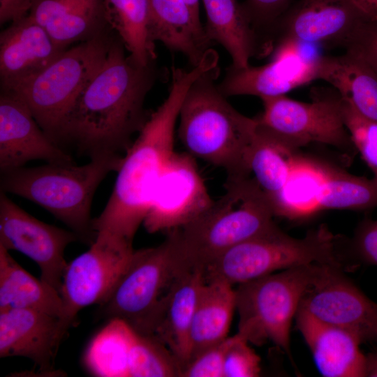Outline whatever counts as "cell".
Returning <instances> with one entry per match:
<instances>
[{"label":"cell","instance_id":"cell-10","mask_svg":"<svg viewBox=\"0 0 377 377\" xmlns=\"http://www.w3.org/2000/svg\"><path fill=\"white\" fill-rule=\"evenodd\" d=\"M258 126L296 150L311 143L355 149L345 126L338 94L316 95L302 102L285 95L265 97Z\"/></svg>","mask_w":377,"mask_h":377},{"label":"cell","instance_id":"cell-33","mask_svg":"<svg viewBox=\"0 0 377 377\" xmlns=\"http://www.w3.org/2000/svg\"><path fill=\"white\" fill-rule=\"evenodd\" d=\"M341 99L343 120L353 145L377 179V121L362 116Z\"/></svg>","mask_w":377,"mask_h":377},{"label":"cell","instance_id":"cell-27","mask_svg":"<svg viewBox=\"0 0 377 377\" xmlns=\"http://www.w3.org/2000/svg\"><path fill=\"white\" fill-rule=\"evenodd\" d=\"M33 309L60 318L63 301L59 292L24 269L0 246V311Z\"/></svg>","mask_w":377,"mask_h":377},{"label":"cell","instance_id":"cell-24","mask_svg":"<svg viewBox=\"0 0 377 377\" xmlns=\"http://www.w3.org/2000/svg\"><path fill=\"white\" fill-rule=\"evenodd\" d=\"M318 79L334 87L360 114L377 121V74L362 59L347 51L339 56H320Z\"/></svg>","mask_w":377,"mask_h":377},{"label":"cell","instance_id":"cell-31","mask_svg":"<svg viewBox=\"0 0 377 377\" xmlns=\"http://www.w3.org/2000/svg\"><path fill=\"white\" fill-rule=\"evenodd\" d=\"M135 333L124 320H109L86 350L84 362L87 371L96 376H128L131 348Z\"/></svg>","mask_w":377,"mask_h":377},{"label":"cell","instance_id":"cell-11","mask_svg":"<svg viewBox=\"0 0 377 377\" xmlns=\"http://www.w3.org/2000/svg\"><path fill=\"white\" fill-rule=\"evenodd\" d=\"M133 251L131 242L98 232L90 248L68 264L60 289L63 312L59 323L64 336L81 309L105 300Z\"/></svg>","mask_w":377,"mask_h":377},{"label":"cell","instance_id":"cell-23","mask_svg":"<svg viewBox=\"0 0 377 377\" xmlns=\"http://www.w3.org/2000/svg\"><path fill=\"white\" fill-rule=\"evenodd\" d=\"M29 15L63 49L105 21L103 0H34Z\"/></svg>","mask_w":377,"mask_h":377},{"label":"cell","instance_id":"cell-35","mask_svg":"<svg viewBox=\"0 0 377 377\" xmlns=\"http://www.w3.org/2000/svg\"><path fill=\"white\" fill-rule=\"evenodd\" d=\"M234 335L228 337L192 357L182 369V377H223V364L226 352Z\"/></svg>","mask_w":377,"mask_h":377},{"label":"cell","instance_id":"cell-17","mask_svg":"<svg viewBox=\"0 0 377 377\" xmlns=\"http://www.w3.org/2000/svg\"><path fill=\"white\" fill-rule=\"evenodd\" d=\"M367 21L350 0H301L284 18L280 41L346 46Z\"/></svg>","mask_w":377,"mask_h":377},{"label":"cell","instance_id":"cell-39","mask_svg":"<svg viewBox=\"0 0 377 377\" xmlns=\"http://www.w3.org/2000/svg\"><path fill=\"white\" fill-rule=\"evenodd\" d=\"M34 0H0V22H15L27 16Z\"/></svg>","mask_w":377,"mask_h":377},{"label":"cell","instance_id":"cell-38","mask_svg":"<svg viewBox=\"0 0 377 377\" xmlns=\"http://www.w3.org/2000/svg\"><path fill=\"white\" fill-rule=\"evenodd\" d=\"M290 0H246L244 9L252 25H267L274 21Z\"/></svg>","mask_w":377,"mask_h":377},{"label":"cell","instance_id":"cell-42","mask_svg":"<svg viewBox=\"0 0 377 377\" xmlns=\"http://www.w3.org/2000/svg\"><path fill=\"white\" fill-rule=\"evenodd\" d=\"M190 8L195 20L201 23L200 17L199 0H184Z\"/></svg>","mask_w":377,"mask_h":377},{"label":"cell","instance_id":"cell-1","mask_svg":"<svg viewBox=\"0 0 377 377\" xmlns=\"http://www.w3.org/2000/svg\"><path fill=\"white\" fill-rule=\"evenodd\" d=\"M124 48L121 42L110 43L103 65L62 124L58 138L61 147L68 144L89 158L123 155L145 125L149 114L144 102L156 74L152 64H139Z\"/></svg>","mask_w":377,"mask_h":377},{"label":"cell","instance_id":"cell-32","mask_svg":"<svg viewBox=\"0 0 377 377\" xmlns=\"http://www.w3.org/2000/svg\"><path fill=\"white\" fill-rule=\"evenodd\" d=\"M181 367L170 350L156 337L136 331L129 357L128 376H180Z\"/></svg>","mask_w":377,"mask_h":377},{"label":"cell","instance_id":"cell-13","mask_svg":"<svg viewBox=\"0 0 377 377\" xmlns=\"http://www.w3.org/2000/svg\"><path fill=\"white\" fill-rule=\"evenodd\" d=\"M299 309L350 332L362 343H377V304L344 276L341 267L323 265Z\"/></svg>","mask_w":377,"mask_h":377},{"label":"cell","instance_id":"cell-16","mask_svg":"<svg viewBox=\"0 0 377 377\" xmlns=\"http://www.w3.org/2000/svg\"><path fill=\"white\" fill-rule=\"evenodd\" d=\"M34 160L74 163L71 155L41 128L27 104L13 92L0 97L1 172Z\"/></svg>","mask_w":377,"mask_h":377},{"label":"cell","instance_id":"cell-25","mask_svg":"<svg viewBox=\"0 0 377 377\" xmlns=\"http://www.w3.org/2000/svg\"><path fill=\"white\" fill-rule=\"evenodd\" d=\"M207 22L204 27L207 41L222 45L232 59L230 67L244 68L256 52L253 26L237 0H202Z\"/></svg>","mask_w":377,"mask_h":377},{"label":"cell","instance_id":"cell-40","mask_svg":"<svg viewBox=\"0 0 377 377\" xmlns=\"http://www.w3.org/2000/svg\"><path fill=\"white\" fill-rule=\"evenodd\" d=\"M350 1L367 20H377V0H350Z\"/></svg>","mask_w":377,"mask_h":377},{"label":"cell","instance_id":"cell-2","mask_svg":"<svg viewBox=\"0 0 377 377\" xmlns=\"http://www.w3.org/2000/svg\"><path fill=\"white\" fill-rule=\"evenodd\" d=\"M210 69L206 60L191 70L172 67L168 96L149 114L124 154L111 195L101 214L93 219L96 232H108L133 243L157 182L175 151V127L185 96L193 83Z\"/></svg>","mask_w":377,"mask_h":377},{"label":"cell","instance_id":"cell-14","mask_svg":"<svg viewBox=\"0 0 377 377\" xmlns=\"http://www.w3.org/2000/svg\"><path fill=\"white\" fill-rule=\"evenodd\" d=\"M214 202L195 158L175 151L157 182L143 225L149 233L170 231L198 218Z\"/></svg>","mask_w":377,"mask_h":377},{"label":"cell","instance_id":"cell-28","mask_svg":"<svg viewBox=\"0 0 377 377\" xmlns=\"http://www.w3.org/2000/svg\"><path fill=\"white\" fill-rule=\"evenodd\" d=\"M299 156L297 150L257 124L247 155V169L272 207L290 180Z\"/></svg>","mask_w":377,"mask_h":377},{"label":"cell","instance_id":"cell-3","mask_svg":"<svg viewBox=\"0 0 377 377\" xmlns=\"http://www.w3.org/2000/svg\"><path fill=\"white\" fill-rule=\"evenodd\" d=\"M226 192L198 218L170 230L182 272L200 270L232 247L276 225L272 205L249 176L228 177Z\"/></svg>","mask_w":377,"mask_h":377},{"label":"cell","instance_id":"cell-19","mask_svg":"<svg viewBox=\"0 0 377 377\" xmlns=\"http://www.w3.org/2000/svg\"><path fill=\"white\" fill-rule=\"evenodd\" d=\"M29 15L0 35V76L3 89L43 70L64 50Z\"/></svg>","mask_w":377,"mask_h":377},{"label":"cell","instance_id":"cell-29","mask_svg":"<svg viewBox=\"0 0 377 377\" xmlns=\"http://www.w3.org/2000/svg\"><path fill=\"white\" fill-rule=\"evenodd\" d=\"M377 207V179L355 176L320 163L313 212L325 209L365 210Z\"/></svg>","mask_w":377,"mask_h":377},{"label":"cell","instance_id":"cell-37","mask_svg":"<svg viewBox=\"0 0 377 377\" xmlns=\"http://www.w3.org/2000/svg\"><path fill=\"white\" fill-rule=\"evenodd\" d=\"M352 249L362 262L377 265V220L366 219L357 226Z\"/></svg>","mask_w":377,"mask_h":377},{"label":"cell","instance_id":"cell-15","mask_svg":"<svg viewBox=\"0 0 377 377\" xmlns=\"http://www.w3.org/2000/svg\"><path fill=\"white\" fill-rule=\"evenodd\" d=\"M319 57L306 55L300 45L279 44L270 62L244 68L230 66L218 87L226 96L250 95L262 98L285 95L318 80Z\"/></svg>","mask_w":377,"mask_h":377},{"label":"cell","instance_id":"cell-12","mask_svg":"<svg viewBox=\"0 0 377 377\" xmlns=\"http://www.w3.org/2000/svg\"><path fill=\"white\" fill-rule=\"evenodd\" d=\"M77 240L80 238L73 231L36 219L1 191L0 246L31 258L40 268V279L59 293L68 265L65 249Z\"/></svg>","mask_w":377,"mask_h":377},{"label":"cell","instance_id":"cell-21","mask_svg":"<svg viewBox=\"0 0 377 377\" xmlns=\"http://www.w3.org/2000/svg\"><path fill=\"white\" fill-rule=\"evenodd\" d=\"M295 318L297 327L322 376H366V355L361 352L362 342L355 335L322 322L300 309Z\"/></svg>","mask_w":377,"mask_h":377},{"label":"cell","instance_id":"cell-18","mask_svg":"<svg viewBox=\"0 0 377 377\" xmlns=\"http://www.w3.org/2000/svg\"><path fill=\"white\" fill-rule=\"evenodd\" d=\"M64 337L58 317L27 309L0 311L1 357H27L40 371L52 372Z\"/></svg>","mask_w":377,"mask_h":377},{"label":"cell","instance_id":"cell-5","mask_svg":"<svg viewBox=\"0 0 377 377\" xmlns=\"http://www.w3.org/2000/svg\"><path fill=\"white\" fill-rule=\"evenodd\" d=\"M123 156L106 154L80 165L47 163L1 172V191L37 204L91 245L96 237L90 214L94 195L107 175L118 171Z\"/></svg>","mask_w":377,"mask_h":377},{"label":"cell","instance_id":"cell-9","mask_svg":"<svg viewBox=\"0 0 377 377\" xmlns=\"http://www.w3.org/2000/svg\"><path fill=\"white\" fill-rule=\"evenodd\" d=\"M180 273L168 237L158 246L134 250L98 312L104 318L122 320L136 331L151 335L160 302Z\"/></svg>","mask_w":377,"mask_h":377},{"label":"cell","instance_id":"cell-34","mask_svg":"<svg viewBox=\"0 0 377 377\" xmlns=\"http://www.w3.org/2000/svg\"><path fill=\"white\" fill-rule=\"evenodd\" d=\"M260 361L249 343L236 333L225 356L223 377L259 376Z\"/></svg>","mask_w":377,"mask_h":377},{"label":"cell","instance_id":"cell-4","mask_svg":"<svg viewBox=\"0 0 377 377\" xmlns=\"http://www.w3.org/2000/svg\"><path fill=\"white\" fill-rule=\"evenodd\" d=\"M218 75L217 67L191 86L179 115V138L187 153L223 169L228 177L249 176L246 159L257 121L227 101L214 82Z\"/></svg>","mask_w":377,"mask_h":377},{"label":"cell","instance_id":"cell-6","mask_svg":"<svg viewBox=\"0 0 377 377\" xmlns=\"http://www.w3.org/2000/svg\"><path fill=\"white\" fill-rule=\"evenodd\" d=\"M307 264L341 267L337 239L325 225L302 238L293 237L276 226L232 247L209 264L203 274L205 281H223L234 286Z\"/></svg>","mask_w":377,"mask_h":377},{"label":"cell","instance_id":"cell-7","mask_svg":"<svg viewBox=\"0 0 377 377\" xmlns=\"http://www.w3.org/2000/svg\"><path fill=\"white\" fill-rule=\"evenodd\" d=\"M323 265H300L237 285V333L256 346L271 341L290 357L293 319Z\"/></svg>","mask_w":377,"mask_h":377},{"label":"cell","instance_id":"cell-36","mask_svg":"<svg viewBox=\"0 0 377 377\" xmlns=\"http://www.w3.org/2000/svg\"><path fill=\"white\" fill-rule=\"evenodd\" d=\"M345 47L377 74V20L365 22Z\"/></svg>","mask_w":377,"mask_h":377},{"label":"cell","instance_id":"cell-8","mask_svg":"<svg viewBox=\"0 0 377 377\" xmlns=\"http://www.w3.org/2000/svg\"><path fill=\"white\" fill-rule=\"evenodd\" d=\"M110 44L103 36H93L64 50L43 70L3 91L20 98L41 128L58 144L66 115L103 65Z\"/></svg>","mask_w":377,"mask_h":377},{"label":"cell","instance_id":"cell-30","mask_svg":"<svg viewBox=\"0 0 377 377\" xmlns=\"http://www.w3.org/2000/svg\"><path fill=\"white\" fill-rule=\"evenodd\" d=\"M105 21L115 30L129 55L147 66L156 57L149 29L147 0H103Z\"/></svg>","mask_w":377,"mask_h":377},{"label":"cell","instance_id":"cell-22","mask_svg":"<svg viewBox=\"0 0 377 377\" xmlns=\"http://www.w3.org/2000/svg\"><path fill=\"white\" fill-rule=\"evenodd\" d=\"M149 29L153 42L160 41L184 54L196 66L209 48L204 27L184 0H147Z\"/></svg>","mask_w":377,"mask_h":377},{"label":"cell","instance_id":"cell-26","mask_svg":"<svg viewBox=\"0 0 377 377\" xmlns=\"http://www.w3.org/2000/svg\"><path fill=\"white\" fill-rule=\"evenodd\" d=\"M235 310L236 295L233 286L219 280L205 281L202 284L191 328L189 360L228 337Z\"/></svg>","mask_w":377,"mask_h":377},{"label":"cell","instance_id":"cell-20","mask_svg":"<svg viewBox=\"0 0 377 377\" xmlns=\"http://www.w3.org/2000/svg\"><path fill=\"white\" fill-rule=\"evenodd\" d=\"M205 282L202 271L180 273L161 300L152 324L151 335L170 350L181 371L190 358L191 328L199 293Z\"/></svg>","mask_w":377,"mask_h":377},{"label":"cell","instance_id":"cell-41","mask_svg":"<svg viewBox=\"0 0 377 377\" xmlns=\"http://www.w3.org/2000/svg\"><path fill=\"white\" fill-rule=\"evenodd\" d=\"M366 376L377 377V352L366 355Z\"/></svg>","mask_w":377,"mask_h":377}]
</instances>
